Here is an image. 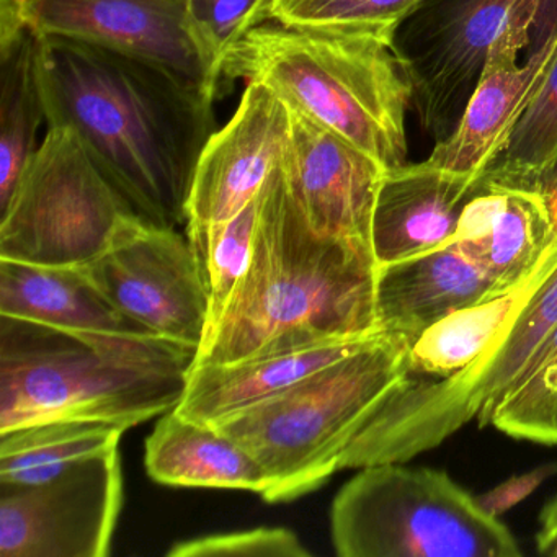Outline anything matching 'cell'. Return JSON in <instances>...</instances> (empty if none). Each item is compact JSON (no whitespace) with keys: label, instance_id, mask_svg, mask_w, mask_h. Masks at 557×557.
Segmentation results:
<instances>
[{"label":"cell","instance_id":"6da1fadb","mask_svg":"<svg viewBox=\"0 0 557 557\" xmlns=\"http://www.w3.org/2000/svg\"><path fill=\"white\" fill-rule=\"evenodd\" d=\"M38 71L47 125L79 136L128 210L159 227L187 223L195 169L216 132V94L67 38H38Z\"/></svg>","mask_w":557,"mask_h":557},{"label":"cell","instance_id":"7a4b0ae2","mask_svg":"<svg viewBox=\"0 0 557 557\" xmlns=\"http://www.w3.org/2000/svg\"><path fill=\"white\" fill-rule=\"evenodd\" d=\"M373 250L315 233L280 168L262 188L252 262L195 363L306 350L381 334Z\"/></svg>","mask_w":557,"mask_h":557},{"label":"cell","instance_id":"3957f363","mask_svg":"<svg viewBox=\"0 0 557 557\" xmlns=\"http://www.w3.org/2000/svg\"><path fill=\"white\" fill-rule=\"evenodd\" d=\"M198 348L0 315V433L54 420L129 429L175 409Z\"/></svg>","mask_w":557,"mask_h":557},{"label":"cell","instance_id":"277c9868","mask_svg":"<svg viewBox=\"0 0 557 557\" xmlns=\"http://www.w3.org/2000/svg\"><path fill=\"white\" fill-rule=\"evenodd\" d=\"M223 79L262 84L289 109L347 139L386 171L407 164L406 115L412 94L393 41L267 22L231 48Z\"/></svg>","mask_w":557,"mask_h":557},{"label":"cell","instance_id":"5b68a950","mask_svg":"<svg viewBox=\"0 0 557 557\" xmlns=\"http://www.w3.org/2000/svg\"><path fill=\"white\" fill-rule=\"evenodd\" d=\"M410 342L381 334L288 389L214 423L265 469L270 504L309 494L341 471L371 416L410 377Z\"/></svg>","mask_w":557,"mask_h":557},{"label":"cell","instance_id":"8992f818","mask_svg":"<svg viewBox=\"0 0 557 557\" xmlns=\"http://www.w3.org/2000/svg\"><path fill=\"white\" fill-rule=\"evenodd\" d=\"M331 534L341 557H517L510 528L448 472L404 462L364 466L335 495Z\"/></svg>","mask_w":557,"mask_h":557},{"label":"cell","instance_id":"52a82bcc","mask_svg":"<svg viewBox=\"0 0 557 557\" xmlns=\"http://www.w3.org/2000/svg\"><path fill=\"white\" fill-rule=\"evenodd\" d=\"M556 332L557 260L494 350L445 380L412 374L351 440L341 471L407 462L442 445L472 420L487 426L495 406L527 374Z\"/></svg>","mask_w":557,"mask_h":557},{"label":"cell","instance_id":"ba28073f","mask_svg":"<svg viewBox=\"0 0 557 557\" xmlns=\"http://www.w3.org/2000/svg\"><path fill=\"white\" fill-rule=\"evenodd\" d=\"M554 28L557 0H426L393 44L422 132L436 143L448 138L491 54L524 51Z\"/></svg>","mask_w":557,"mask_h":557},{"label":"cell","instance_id":"9c48e42d","mask_svg":"<svg viewBox=\"0 0 557 557\" xmlns=\"http://www.w3.org/2000/svg\"><path fill=\"white\" fill-rule=\"evenodd\" d=\"M135 216L97 168L79 136L48 126L44 141L0 208V259L84 267L106 252Z\"/></svg>","mask_w":557,"mask_h":557},{"label":"cell","instance_id":"30bf717a","mask_svg":"<svg viewBox=\"0 0 557 557\" xmlns=\"http://www.w3.org/2000/svg\"><path fill=\"white\" fill-rule=\"evenodd\" d=\"M81 269L123 315L200 350L210 301L187 236L128 216L109 249Z\"/></svg>","mask_w":557,"mask_h":557},{"label":"cell","instance_id":"8fae6325","mask_svg":"<svg viewBox=\"0 0 557 557\" xmlns=\"http://www.w3.org/2000/svg\"><path fill=\"white\" fill-rule=\"evenodd\" d=\"M187 0H0V47L28 30L158 64L218 94L187 30Z\"/></svg>","mask_w":557,"mask_h":557},{"label":"cell","instance_id":"7c38bea8","mask_svg":"<svg viewBox=\"0 0 557 557\" xmlns=\"http://www.w3.org/2000/svg\"><path fill=\"white\" fill-rule=\"evenodd\" d=\"M122 502L119 449L44 484H0V556H109Z\"/></svg>","mask_w":557,"mask_h":557},{"label":"cell","instance_id":"4fadbf2b","mask_svg":"<svg viewBox=\"0 0 557 557\" xmlns=\"http://www.w3.org/2000/svg\"><path fill=\"white\" fill-rule=\"evenodd\" d=\"M289 112L280 171L293 203L315 233L373 250L374 208L386 169L331 129Z\"/></svg>","mask_w":557,"mask_h":557},{"label":"cell","instance_id":"5bb4252c","mask_svg":"<svg viewBox=\"0 0 557 557\" xmlns=\"http://www.w3.org/2000/svg\"><path fill=\"white\" fill-rule=\"evenodd\" d=\"M289 133V107L262 84L247 83L236 113L198 159L187 226H214L247 207L282 164Z\"/></svg>","mask_w":557,"mask_h":557},{"label":"cell","instance_id":"9a60e30c","mask_svg":"<svg viewBox=\"0 0 557 557\" xmlns=\"http://www.w3.org/2000/svg\"><path fill=\"white\" fill-rule=\"evenodd\" d=\"M521 51L504 47L491 54L458 125L436 143L430 164L479 181L504 154L557 57V28L534 45L523 64Z\"/></svg>","mask_w":557,"mask_h":557},{"label":"cell","instance_id":"2e32d148","mask_svg":"<svg viewBox=\"0 0 557 557\" xmlns=\"http://www.w3.org/2000/svg\"><path fill=\"white\" fill-rule=\"evenodd\" d=\"M479 184L481 178L445 171L429 161L387 171L371 230L377 267L453 243L462 208Z\"/></svg>","mask_w":557,"mask_h":557},{"label":"cell","instance_id":"e0dca14e","mask_svg":"<svg viewBox=\"0 0 557 557\" xmlns=\"http://www.w3.org/2000/svg\"><path fill=\"white\" fill-rule=\"evenodd\" d=\"M504 293L456 240L381 267L376 312L384 334L412 344L420 334L451 312Z\"/></svg>","mask_w":557,"mask_h":557},{"label":"cell","instance_id":"ac0fdd59","mask_svg":"<svg viewBox=\"0 0 557 557\" xmlns=\"http://www.w3.org/2000/svg\"><path fill=\"white\" fill-rule=\"evenodd\" d=\"M556 234L540 190L482 177L462 208L455 240L507 292L533 272Z\"/></svg>","mask_w":557,"mask_h":557},{"label":"cell","instance_id":"d6986e66","mask_svg":"<svg viewBox=\"0 0 557 557\" xmlns=\"http://www.w3.org/2000/svg\"><path fill=\"white\" fill-rule=\"evenodd\" d=\"M377 335L331 342L288 354L246 358L233 363H195L175 410L185 419L214 425L360 350Z\"/></svg>","mask_w":557,"mask_h":557},{"label":"cell","instance_id":"ffe728a7","mask_svg":"<svg viewBox=\"0 0 557 557\" xmlns=\"http://www.w3.org/2000/svg\"><path fill=\"white\" fill-rule=\"evenodd\" d=\"M0 315L70 331L154 335L123 315L81 267L0 259Z\"/></svg>","mask_w":557,"mask_h":557},{"label":"cell","instance_id":"44dd1931","mask_svg":"<svg viewBox=\"0 0 557 557\" xmlns=\"http://www.w3.org/2000/svg\"><path fill=\"white\" fill-rule=\"evenodd\" d=\"M146 469L152 481L178 487L239 488L263 495L269 478L260 462L214 425L172 409L146 440Z\"/></svg>","mask_w":557,"mask_h":557},{"label":"cell","instance_id":"7402d4cb","mask_svg":"<svg viewBox=\"0 0 557 557\" xmlns=\"http://www.w3.org/2000/svg\"><path fill=\"white\" fill-rule=\"evenodd\" d=\"M556 260L557 234L523 282L500 295L451 312L425 329L410 344L412 374L445 380L461 373L494 350Z\"/></svg>","mask_w":557,"mask_h":557},{"label":"cell","instance_id":"603a6c76","mask_svg":"<svg viewBox=\"0 0 557 557\" xmlns=\"http://www.w3.org/2000/svg\"><path fill=\"white\" fill-rule=\"evenodd\" d=\"M129 426L107 420H54L0 433V484L35 485L119 449Z\"/></svg>","mask_w":557,"mask_h":557},{"label":"cell","instance_id":"cb8c5ba5","mask_svg":"<svg viewBox=\"0 0 557 557\" xmlns=\"http://www.w3.org/2000/svg\"><path fill=\"white\" fill-rule=\"evenodd\" d=\"M44 122L47 112L38 71V38L25 30L0 47V208L5 207L37 152Z\"/></svg>","mask_w":557,"mask_h":557},{"label":"cell","instance_id":"d4e9b609","mask_svg":"<svg viewBox=\"0 0 557 557\" xmlns=\"http://www.w3.org/2000/svg\"><path fill=\"white\" fill-rule=\"evenodd\" d=\"M260 207L262 190L236 216L224 223L210 227L187 226V237L203 273L210 301L205 341L220 324L231 298L252 262Z\"/></svg>","mask_w":557,"mask_h":557},{"label":"cell","instance_id":"484cf974","mask_svg":"<svg viewBox=\"0 0 557 557\" xmlns=\"http://www.w3.org/2000/svg\"><path fill=\"white\" fill-rule=\"evenodd\" d=\"M557 165V57L521 116L504 154L484 177L508 187L540 190Z\"/></svg>","mask_w":557,"mask_h":557},{"label":"cell","instance_id":"4316f807","mask_svg":"<svg viewBox=\"0 0 557 557\" xmlns=\"http://www.w3.org/2000/svg\"><path fill=\"white\" fill-rule=\"evenodd\" d=\"M426 0H272L270 22L309 30L357 32L393 41Z\"/></svg>","mask_w":557,"mask_h":557},{"label":"cell","instance_id":"83f0119b","mask_svg":"<svg viewBox=\"0 0 557 557\" xmlns=\"http://www.w3.org/2000/svg\"><path fill=\"white\" fill-rule=\"evenodd\" d=\"M487 425L515 440L557 446V332L495 406Z\"/></svg>","mask_w":557,"mask_h":557},{"label":"cell","instance_id":"f1b7e54d","mask_svg":"<svg viewBox=\"0 0 557 557\" xmlns=\"http://www.w3.org/2000/svg\"><path fill=\"white\" fill-rule=\"evenodd\" d=\"M272 0H187V30L214 86L223 83L224 58L250 30L270 22Z\"/></svg>","mask_w":557,"mask_h":557},{"label":"cell","instance_id":"f546056e","mask_svg":"<svg viewBox=\"0 0 557 557\" xmlns=\"http://www.w3.org/2000/svg\"><path fill=\"white\" fill-rule=\"evenodd\" d=\"M169 557H309L311 550L288 528L260 527L233 533L208 534L181 541L168 550Z\"/></svg>","mask_w":557,"mask_h":557},{"label":"cell","instance_id":"4dcf8cb0","mask_svg":"<svg viewBox=\"0 0 557 557\" xmlns=\"http://www.w3.org/2000/svg\"><path fill=\"white\" fill-rule=\"evenodd\" d=\"M557 474V462H544L530 471L510 475L484 494L475 495L478 504L492 517L500 518L511 508L520 505L524 498L533 495L544 482Z\"/></svg>","mask_w":557,"mask_h":557},{"label":"cell","instance_id":"1f68e13d","mask_svg":"<svg viewBox=\"0 0 557 557\" xmlns=\"http://www.w3.org/2000/svg\"><path fill=\"white\" fill-rule=\"evenodd\" d=\"M534 544L541 556L557 557V495L541 511Z\"/></svg>","mask_w":557,"mask_h":557},{"label":"cell","instance_id":"d6a6232c","mask_svg":"<svg viewBox=\"0 0 557 557\" xmlns=\"http://www.w3.org/2000/svg\"><path fill=\"white\" fill-rule=\"evenodd\" d=\"M540 191L543 194L544 200H546L550 218H553L554 227L557 230V165L549 172V175L541 182Z\"/></svg>","mask_w":557,"mask_h":557}]
</instances>
